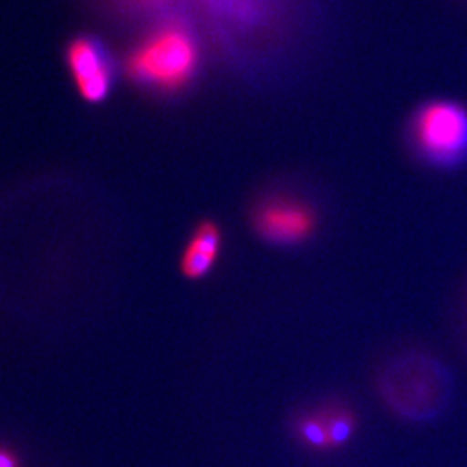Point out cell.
<instances>
[{
	"label": "cell",
	"instance_id": "cell-2",
	"mask_svg": "<svg viewBox=\"0 0 467 467\" xmlns=\"http://www.w3.org/2000/svg\"><path fill=\"white\" fill-rule=\"evenodd\" d=\"M379 393L399 418L430 422L438 418L451 397L447 372L426 355H403L384 368Z\"/></svg>",
	"mask_w": 467,
	"mask_h": 467
},
{
	"label": "cell",
	"instance_id": "cell-9",
	"mask_svg": "<svg viewBox=\"0 0 467 467\" xmlns=\"http://www.w3.org/2000/svg\"><path fill=\"white\" fill-rule=\"evenodd\" d=\"M0 467H19L16 453L7 447H0Z\"/></svg>",
	"mask_w": 467,
	"mask_h": 467
},
{
	"label": "cell",
	"instance_id": "cell-4",
	"mask_svg": "<svg viewBox=\"0 0 467 467\" xmlns=\"http://www.w3.org/2000/svg\"><path fill=\"white\" fill-rule=\"evenodd\" d=\"M67 65L82 99L98 104L113 87V65L108 50L94 36H77L67 47Z\"/></svg>",
	"mask_w": 467,
	"mask_h": 467
},
{
	"label": "cell",
	"instance_id": "cell-6",
	"mask_svg": "<svg viewBox=\"0 0 467 467\" xmlns=\"http://www.w3.org/2000/svg\"><path fill=\"white\" fill-rule=\"evenodd\" d=\"M254 227L268 243L296 244L314 231L316 215L301 201L277 198L258 208Z\"/></svg>",
	"mask_w": 467,
	"mask_h": 467
},
{
	"label": "cell",
	"instance_id": "cell-1",
	"mask_svg": "<svg viewBox=\"0 0 467 467\" xmlns=\"http://www.w3.org/2000/svg\"><path fill=\"white\" fill-rule=\"evenodd\" d=\"M201 61L198 36L181 19H165L144 35L125 59L135 84L173 92L189 84Z\"/></svg>",
	"mask_w": 467,
	"mask_h": 467
},
{
	"label": "cell",
	"instance_id": "cell-8",
	"mask_svg": "<svg viewBox=\"0 0 467 467\" xmlns=\"http://www.w3.org/2000/svg\"><path fill=\"white\" fill-rule=\"evenodd\" d=\"M121 2L132 9H154V7L165 5L171 0H121Z\"/></svg>",
	"mask_w": 467,
	"mask_h": 467
},
{
	"label": "cell",
	"instance_id": "cell-7",
	"mask_svg": "<svg viewBox=\"0 0 467 467\" xmlns=\"http://www.w3.org/2000/svg\"><path fill=\"white\" fill-rule=\"evenodd\" d=\"M222 248V233L213 222H202L196 227L185 246L181 268L189 279H201L215 267Z\"/></svg>",
	"mask_w": 467,
	"mask_h": 467
},
{
	"label": "cell",
	"instance_id": "cell-5",
	"mask_svg": "<svg viewBox=\"0 0 467 467\" xmlns=\"http://www.w3.org/2000/svg\"><path fill=\"white\" fill-rule=\"evenodd\" d=\"M358 420L348 407L324 405L295 419L293 434L310 451H336L350 445Z\"/></svg>",
	"mask_w": 467,
	"mask_h": 467
},
{
	"label": "cell",
	"instance_id": "cell-3",
	"mask_svg": "<svg viewBox=\"0 0 467 467\" xmlns=\"http://www.w3.org/2000/svg\"><path fill=\"white\" fill-rule=\"evenodd\" d=\"M419 152L440 165H451L467 154V111L451 100H433L419 108L412 119Z\"/></svg>",
	"mask_w": 467,
	"mask_h": 467
}]
</instances>
